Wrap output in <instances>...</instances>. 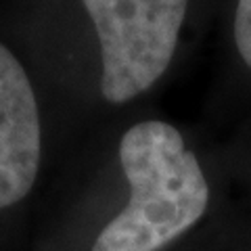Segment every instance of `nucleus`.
<instances>
[{"label":"nucleus","instance_id":"f257e3e1","mask_svg":"<svg viewBox=\"0 0 251 251\" xmlns=\"http://www.w3.org/2000/svg\"><path fill=\"white\" fill-rule=\"evenodd\" d=\"M120 161L130 199L100 230L92 251H157L205 214L207 180L174 126H132L120 143Z\"/></svg>","mask_w":251,"mask_h":251},{"label":"nucleus","instance_id":"f03ea898","mask_svg":"<svg viewBox=\"0 0 251 251\" xmlns=\"http://www.w3.org/2000/svg\"><path fill=\"white\" fill-rule=\"evenodd\" d=\"M103 59L100 92L126 103L149 90L174 57L188 0H82Z\"/></svg>","mask_w":251,"mask_h":251},{"label":"nucleus","instance_id":"7ed1b4c3","mask_svg":"<svg viewBox=\"0 0 251 251\" xmlns=\"http://www.w3.org/2000/svg\"><path fill=\"white\" fill-rule=\"evenodd\" d=\"M40 115L19 59L0 44V209L31 191L40 168Z\"/></svg>","mask_w":251,"mask_h":251},{"label":"nucleus","instance_id":"20e7f679","mask_svg":"<svg viewBox=\"0 0 251 251\" xmlns=\"http://www.w3.org/2000/svg\"><path fill=\"white\" fill-rule=\"evenodd\" d=\"M234 42L243 61L251 67V0H239L234 13Z\"/></svg>","mask_w":251,"mask_h":251}]
</instances>
